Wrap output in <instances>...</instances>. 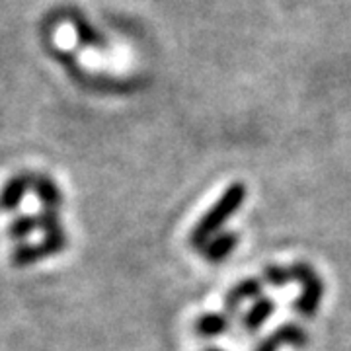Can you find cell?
<instances>
[{"label":"cell","mask_w":351,"mask_h":351,"mask_svg":"<svg viewBox=\"0 0 351 351\" xmlns=\"http://www.w3.org/2000/svg\"><path fill=\"white\" fill-rule=\"evenodd\" d=\"M262 293V281L258 277H248L242 279L240 283H237L234 287L228 291L225 299V308L228 314H234L240 308L242 302H246L248 299H256Z\"/></svg>","instance_id":"obj_5"},{"label":"cell","mask_w":351,"mask_h":351,"mask_svg":"<svg viewBox=\"0 0 351 351\" xmlns=\"http://www.w3.org/2000/svg\"><path fill=\"white\" fill-rule=\"evenodd\" d=\"M66 246V234L63 232H55V234H45V239L41 240L39 244H24L20 248H16L12 256V262L18 267H25L29 263H36L39 260L51 258L55 254L64 250Z\"/></svg>","instance_id":"obj_3"},{"label":"cell","mask_w":351,"mask_h":351,"mask_svg":"<svg viewBox=\"0 0 351 351\" xmlns=\"http://www.w3.org/2000/svg\"><path fill=\"white\" fill-rule=\"evenodd\" d=\"M237 246H239V234L237 232H221L205 244L203 256L213 263L223 262L234 252Z\"/></svg>","instance_id":"obj_6"},{"label":"cell","mask_w":351,"mask_h":351,"mask_svg":"<svg viewBox=\"0 0 351 351\" xmlns=\"http://www.w3.org/2000/svg\"><path fill=\"white\" fill-rule=\"evenodd\" d=\"M41 228L39 225V215H20L12 225H10V237L18 240H24L34 230Z\"/></svg>","instance_id":"obj_11"},{"label":"cell","mask_w":351,"mask_h":351,"mask_svg":"<svg viewBox=\"0 0 351 351\" xmlns=\"http://www.w3.org/2000/svg\"><path fill=\"white\" fill-rule=\"evenodd\" d=\"M209 351H221V350H209Z\"/></svg>","instance_id":"obj_13"},{"label":"cell","mask_w":351,"mask_h":351,"mask_svg":"<svg viewBox=\"0 0 351 351\" xmlns=\"http://www.w3.org/2000/svg\"><path fill=\"white\" fill-rule=\"evenodd\" d=\"M263 277H265V283L267 285H271V287H287L289 283H293L295 281V277H293V271L287 269V267H283V265H277V263H271V265H267L265 267V271H263Z\"/></svg>","instance_id":"obj_12"},{"label":"cell","mask_w":351,"mask_h":351,"mask_svg":"<svg viewBox=\"0 0 351 351\" xmlns=\"http://www.w3.org/2000/svg\"><path fill=\"white\" fill-rule=\"evenodd\" d=\"M285 346H291L295 350H302L308 346V334L299 324L287 322L279 326L276 332H271L265 339H262L254 351H279Z\"/></svg>","instance_id":"obj_4"},{"label":"cell","mask_w":351,"mask_h":351,"mask_svg":"<svg viewBox=\"0 0 351 351\" xmlns=\"http://www.w3.org/2000/svg\"><path fill=\"white\" fill-rule=\"evenodd\" d=\"M32 189L38 195V199L41 201L43 209H57L63 201L61 191L49 176H32Z\"/></svg>","instance_id":"obj_7"},{"label":"cell","mask_w":351,"mask_h":351,"mask_svg":"<svg viewBox=\"0 0 351 351\" xmlns=\"http://www.w3.org/2000/svg\"><path fill=\"white\" fill-rule=\"evenodd\" d=\"M295 281L302 287L301 297L295 301V311L301 314L302 318H314L318 313V306L322 302V295H324V285L322 279L316 274L311 263L297 262L291 267Z\"/></svg>","instance_id":"obj_2"},{"label":"cell","mask_w":351,"mask_h":351,"mask_svg":"<svg viewBox=\"0 0 351 351\" xmlns=\"http://www.w3.org/2000/svg\"><path fill=\"white\" fill-rule=\"evenodd\" d=\"M244 199H246V186L244 184L237 182V184L228 186L225 193L219 197V201L201 217L199 223L193 226V230H191V244L195 248L203 250L205 244L211 239H215V234L226 225V221L242 207Z\"/></svg>","instance_id":"obj_1"},{"label":"cell","mask_w":351,"mask_h":351,"mask_svg":"<svg viewBox=\"0 0 351 351\" xmlns=\"http://www.w3.org/2000/svg\"><path fill=\"white\" fill-rule=\"evenodd\" d=\"M32 189V176H16L12 178L6 188H4V195H2V203H4V209L6 211H14L18 209V205L24 199L25 191Z\"/></svg>","instance_id":"obj_9"},{"label":"cell","mask_w":351,"mask_h":351,"mask_svg":"<svg viewBox=\"0 0 351 351\" xmlns=\"http://www.w3.org/2000/svg\"><path fill=\"white\" fill-rule=\"evenodd\" d=\"M228 328V316L223 313H209L203 314L197 324H195V332L201 338H215L225 334Z\"/></svg>","instance_id":"obj_10"},{"label":"cell","mask_w":351,"mask_h":351,"mask_svg":"<svg viewBox=\"0 0 351 351\" xmlns=\"http://www.w3.org/2000/svg\"><path fill=\"white\" fill-rule=\"evenodd\" d=\"M274 311H276V302L271 301V299L262 297V299H258V301L252 304L248 313L244 314L242 326H244V330L248 334H256L269 320V316L274 314Z\"/></svg>","instance_id":"obj_8"}]
</instances>
